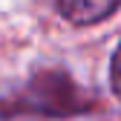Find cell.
Instances as JSON below:
<instances>
[{
	"instance_id": "obj_2",
	"label": "cell",
	"mask_w": 121,
	"mask_h": 121,
	"mask_svg": "<svg viewBox=\"0 0 121 121\" xmlns=\"http://www.w3.org/2000/svg\"><path fill=\"white\" fill-rule=\"evenodd\" d=\"M110 81H112V92H115V95H118V101H121V43H118V49H115V55H112Z\"/></svg>"
},
{
	"instance_id": "obj_1",
	"label": "cell",
	"mask_w": 121,
	"mask_h": 121,
	"mask_svg": "<svg viewBox=\"0 0 121 121\" xmlns=\"http://www.w3.org/2000/svg\"><path fill=\"white\" fill-rule=\"evenodd\" d=\"M121 6V0H58V12L75 26L98 23Z\"/></svg>"
}]
</instances>
